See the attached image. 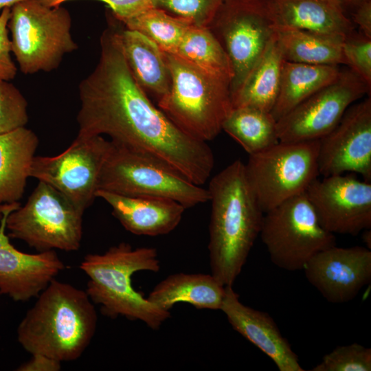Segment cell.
Masks as SVG:
<instances>
[{"label": "cell", "instance_id": "22", "mask_svg": "<svg viewBox=\"0 0 371 371\" xmlns=\"http://www.w3.org/2000/svg\"><path fill=\"white\" fill-rule=\"evenodd\" d=\"M38 144L36 135L25 126L0 133V205L23 196Z\"/></svg>", "mask_w": 371, "mask_h": 371}, {"label": "cell", "instance_id": "20", "mask_svg": "<svg viewBox=\"0 0 371 371\" xmlns=\"http://www.w3.org/2000/svg\"><path fill=\"white\" fill-rule=\"evenodd\" d=\"M275 26L344 40L355 25L338 0H265Z\"/></svg>", "mask_w": 371, "mask_h": 371}, {"label": "cell", "instance_id": "27", "mask_svg": "<svg viewBox=\"0 0 371 371\" xmlns=\"http://www.w3.org/2000/svg\"><path fill=\"white\" fill-rule=\"evenodd\" d=\"M222 131L236 140L249 155L280 142L277 121L271 113L250 106L233 108L223 124Z\"/></svg>", "mask_w": 371, "mask_h": 371}, {"label": "cell", "instance_id": "7", "mask_svg": "<svg viewBox=\"0 0 371 371\" xmlns=\"http://www.w3.org/2000/svg\"><path fill=\"white\" fill-rule=\"evenodd\" d=\"M99 190L126 196L166 198L186 209L210 199L208 189L191 182L161 160L111 140Z\"/></svg>", "mask_w": 371, "mask_h": 371}, {"label": "cell", "instance_id": "16", "mask_svg": "<svg viewBox=\"0 0 371 371\" xmlns=\"http://www.w3.org/2000/svg\"><path fill=\"white\" fill-rule=\"evenodd\" d=\"M19 205L18 202L0 205V294L25 302L37 297L65 266L55 250L31 254L10 243L5 233L6 218Z\"/></svg>", "mask_w": 371, "mask_h": 371}, {"label": "cell", "instance_id": "6", "mask_svg": "<svg viewBox=\"0 0 371 371\" xmlns=\"http://www.w3.org/2000/svg\"><path fill=\"white\" fill-rule=\"evenodd\" d=\"M57 0H23L10 8L8 23L12 53L25 74L51 71L78 49L71 18Z\"/></svg>", "mask_w": 371, "mask_h": 371}, {"label": "cell", "instance_id": "1", "mask_svg": "<svg viewBox=\"0 0 371 371\" xmlns=\"http://www.w3.org/2000/svg\"><path fill=\"white\" fill-rule=\"evenodd\" d=\"M108 15L98 63L78 87V135H107L115 144L161 160L191 182L205 184L214 166L212 149L181 131L152 103L126 64L120 21Z\"/></svg>", "mask_w": 371, "mask_h": 371}, {"label": "cell", "instance_id": "32", "mask_svg": "<svg viewBox=\"0 0 371 371\" xmlns=\"http://www.w3.org/2000/svg\"><path fill=\"white\" fill-rule=\"evenodd\" d=\"M27 121L25 97L10 81L0 80V133L25 126Z\"/></svg>", "mask_w": 371, "mask_h": 371}, {"label": "cell", "instance_id": "41", "mask_svg": "<svg viewBox=\"0 0 371 371\" xmlns=\"http://www.w3.org/2000/svg\"><path fill=\"white\" fill-rule=\"evenodd\" d=\"M1 217H2V211L0 206V221H1Z\"/></svg>", "mask_w": 371, "mask_h": 371}, {"label": "cell", "instance_id": "17", "mask_svg": "<svg viewBox=\"0 0 371 371\" xmlns=\"http://www.w3.org/2000/svg\"><path fill=\"white\" fill-rule=\"evenodd\" d=\"M304 270L307 280L328 302L346 303L371 281V251L362 246L334 245L315 255Z\"/></svg>", "mask_w": 371, "mask_h": 371}, {"label": "cell", "instance_id": "33", "mask_svg": "<svg viewBox=\"0 0 371 371\" xmlns=\"http://www.w3.org/2000/svg\"><path fill=\"white\" fill-rule=\"evenodd\" d=\"M342 52L345 65L371 88V38L354 31L344 39Z\"/></svg>", "mask_w": 371, "mask_h": 371}, {"label": "cell", "instance_id": "31", "mask_svg": "<svg viewBox=\"0 0 371 371\" xmlns=\"http://www.w3.org/2000/svg\"><path fill=\"white\" fill-rule=\"evenodd\" d=\"M225 1L153 0V5L194 25L208 27Z\"/></svg>", "mask_w": 371, "mask_h": 371}, {"label": "cell", "instance_id": "24", "mask_svg": "<svg viewBox=\"0 0 371 371\" xmlns=\"http://www.w3.org/2000/svg\"><path fill=\"white\" fill-rule=\"evenodd\" d=\"M284 60L274 34L240 86L231 95L233 108L250 106L271 112L279 92Z\"/></svg>", "mask_w": 371, "mask_h": 371}, {"label": "cell", "instance_id": "5", "mask_svg": "<svg viewBox=\"0 0 371 371\" xmlns=\"http://www.w3.org/2000/svg\"><path fill=\"white\" fill-rule=\"evenodd\" d=\"M171 83L158 107L181 131L199 141L214 139L233 109L230 81L166 53Z\"/></svg>", "mask_w": 371, "mask_h": 371}, {"label": "cell", "instance_id": "38", "mask_svg": "<svg viewBox=\"0 0 371 371\" xmlns=\"http://www.w3.org/2000/svg\"><path fill=\"white\" fill-rule=\"evenodd\" d=\"M366 1L369 0H338L346 12H350L353 8Z\"/></svg>", "mask_w": 371, "mask_h": 371}, {"label": "cell", "instance_id": "40", "mask_svg": "<svg viewBox=\"0 0 371 371\" xmlns=\"http://www.w3.org/2000/svg\"><path fill=\"white\" fill-rule=\"evenodd\" d=\"M23 0H0V14L5 8H11L16 3Z\"/></svg>", "mask_w": 371, "mask_h": 371}, {"label": "cell", "instance_id": "28", "mask_svg": "<svg viewBox=\"0 0 371 371\" xmlns=\"http://www.w3.org/2000/svg\"><path fill=\"white\" fill-rule=\"evenodd\" d=\"M172 54L203 71L232 82L231 63L209 27L192 25Z\"/></svg>", "mask_w": 371, "mask_h": 371}, {"label": "cell", "instance_id": "4", "mask_svg": "<svg viewBox=\"0 0 371 371\" xmlns=\"http://www.w3.org/2000/svg\"><path fill=\"white\" fill-rule=\"evenodd\" d=\"M80 269L89 277L86 292L100 306L101 313L111 319L123 316L139 320L157 330L170 317V312L151 303L132 284V276L140 271L157 272L160 261L155 248H133L121 243L104 253L87 255Z\"/></svg>", "mask_w": 371, "mask_h": 371}, {"label": "cell", "instance_id": "36", "mask_svg": "<svg viewBox=\"0 0 371 371\" xmlns=\"http://www.w3.org/2000/svg\"><path fill=\"white\" fill-rule=\"evenodd\" d=\"M350 13V19L354 25H357L359 33L371 38V0L359 4Z\"/></svg>", "mask_w": 371, "mask_h": 371}, {"label": "cell", "instance_id": "34", "mask_svg": "<svg viewBox=\"0 0 371 371\" xmlns=\"http://www.w3.org/2000/svg\"><path fill=\"white\" fill-rule=\"evenodd\" d=\"M10 8H4L0 14V80L10 81L16 75L17 67L12 58V49L8 23Z\"/></svg>", "mask_w": 371, "mask_h": 371}, {"label": "cell", "instance_id": "18", "mask_svg": "<svg viewBox=\"0 0 371 371\" xmlns=\"http://www.w3.org/2000/svg\"><path fill=\"white\" fill-rule=\"evenodd\" d=\"M220 310L232 327L271 358L280 371H304L270 315L243 304L232 286H225Z\"/></svg>", "mask_w": 371, "mask_h": 371}, {"label": "cell", "instance_id": "29", "mask_svg": "<svg viewBox=\"0 0 371 371\" xmlns=\"http://www.w3.org/2000/svg\"><path fill=\"white\" fill-rule=\"evenodd\" d=\"M122 23L126 28L144 34L165 52L172 54L193 25L186 19L154 6Z\"/></svg>", "mask_w": 371, "mask_h": 371}, {"label": "cell", "instance_id": "14", "mask_svg": "<svg viewBox=\"0 0 371 371\" xmlns=\"http://www.w3.org/2000/svg\"><path fill=\"white\" fill-rule=\"evenodd\" d=\"M322 227L335 234L356 236L371 227V182L351 175L315 179L306 190Z\"/></svg>", "mask_w": 371, "mask_h": 371}, {"label": "cell", "instance_id": "10", "mask_svg": "<svg viewBox=\"0 0 371 371\" xmlns=\"http://www.w3.org/2000/svg\"><path fill=\"white\" fill-rule=\"evenodd\" d=\"M65 196L39 181L26 203L6 218L8 236L38 251L78 250L82 236V215Z\"/></svg>", "mask_w": 371, "mask_h": 371}, {"label": "cell", "instance_id": "15", "mask_svg": "<svg viewBox=\"0 0 371 371\" xmlns=\"http://www.w3.org/2000/svg\"><path fill=\"white\" fill-rule=\"evenodd\" d=\"M318 170L324 177L355 172L371 182V98L352 104L337 125L319 139Z\"/></svg>", "mask_w": 371, "mask_h": 371}, {"label": "cell", "instance_id": "2", "mask_svg": "<svg viewBox=\"0 0 371 371\" xmlns=\"http://www.w3.org/2000/svg\"><path fill=\"white\" fill-rule=\"evenodd\" d=\"M211 216L208 244L211 274L232 286L260 234L264 212L249 186L240 160L210 181Z\"/></svg>", "mask_w": 371, "mask_h": 371}, {"label": "cell", "instance_id": "25", "mask_svg": "<svg viewBox=\"0 0 371 371\" xmlns=\"http://www.w3.org/2000/svg\"><path fill=\"white\" fill-rule=\"evenodd\" d=\"M341 69L337 65L284 60L279 92L271 114L277 121L295 106L333 82Z\"/></svg>", "mask_w": 371, "mask_h": 371}, {"label": "cell", "instance_id": "23", "mask_svg": "<svg viewBox=\"0 0 371 371\" xmlns=\"http://www.w3.org/2000/svg\"><path fill=\"white\" fill-rule=\"evenodd\" d=\"M225 293V286L212 274L178 273L159 282L147 299L166 311L177 303L198 309L220 310Z\"/></svg>", "mask_w": 371, "mask_h": 371}, {"label": "cell", "instance_id": "35", "mask_svg": "<svg viewBox=\"0 0 371 371\" xmlns=\"http://www.w3.org/2000/svg\"><path fill=\"white\" fill-rule=\"evenodd\" d=\"M63 2L69 0H63ZM105 3L113 15L120 22L137 16L153 6V0H98Z\"/></svg>", "mask_w": 371, "mask_h": 371}, {"label": "cell", "instance_id": "13", "mask_svg": "<svg viewBox=\"0 0 371 371\" xmlns=\"http://www.w3.org/2000/svg\"><path fill=\"white\" fill-rule=\"evenodd\" d=\"M371 88L350 69L277 120L280 142L319 140L339 122L352 104L370 95Z\"/></svg>", "mask_w": 371, "mask_h": 371}, {"label": "cell", "instance_id": "19", "mask_svg": "<svg viewBox=\"0 0 371 371\" xmlns=\"http://www.w3.org/2000/svg\"><path fill=\"white\" fill-rule=\"evenodd\" d=\"M96 197L104 200L113 215L129 232L140 236L167 234L179 224L186 208L166 198L126 196L99 190Z\"/></svg>", "mask_w": 371, "mask_h": 371}, {"label": "cell", "instance_id": "30", "mask_svg": "<svg viewBox=\"0 0 371 371\" xmlns=\"http://www.w3.org/2000/svg\"><path fill=\"white\" fill-rule=\"evenodd\" d=\"M311 370L370 371L371 349L357 343L337 346Z\"/></svg>", "mask_w": 371, "mask_h": 371}, {"label": "cell", "instance_id": "39", "mask_svg": "<svg viewBox=\"0 0 371 371\" xmlns=\"http://www.w3.org/2000/svg\"><path fill=\"white\" fill-rule=\"evenodd\" d=\"M361 238L366 247L371 249V230L370 229H366L362 231Z\"/></svg>", "mask_w": 371, "mask_h": 371}, {"label": "cell", "instance_id": "8", "mask_svg": "<svg viewBox=\"0 0 371 371\" xmlns=\"http://www.w3.org/2000/svg\"><path fill=\"white\" fill-rule=\"evenodd\" d=\"M318 148L319 140L279 142L249 156L245 175L264 214L305 192L318 178Z\"/></svg>", "mask_w": 371, "mask_h": 371}, {"label": "cell", "instance_id": "26", "mask_svg": "<svg viewBox=\"0 0 371 371\" xmlns=\"http://www.w3.org/2000/svg\"><path fill=\"white\" fill-rule=\"evenodd\" d=\"M275 27L276 39L284 60L311 65H345L344 40L300 29Z\"/></svg>", "mask_w": 371, "mask_h": 371}, {"label": "cell", "instance_id": "9", "mask_svg": "<svg viewBox=\"0 0 371 371\" xmlns=\"http://www.w3.org/2000/svg\"><path fill=\"white\" fill-rule=\"evenodd\" d=\"M260 235L271 262L290 271L304 269L317 253L336 245L335 234L322 227L306 192L265 212Z\"/></svg>", "mask_w": 371, "mask_h": 371}, {"label": "cell", "instance_id": "21", "mask_svg": "<svg viewBox=\"0 0 371 371\" xmlns=\"http://www.w3.org/2000/svg\"><path fill=\"white\" fill-rule=\"evenodd\" d=\"M119 39L126 64L137 84L160 100L171 83L166 52L140 32L126 28L120 21Z\"/></svg>", "mask_w": 371, "mask_h": 371}, {"label": "cell", "instance_id": "12", "mask_svg": "<svg viewBox=\"0 0 371 371\" xmlns=\"http://www.w3.org/2000/svg\"><path fill=\"white\" fill-rule=\"evenodd\" d=\"M109 146L100 135H77L59 155L35 156L30 177L50 185L84 212L96 198Z\"/></svg>", "mask_w": 371, "mask_h": 371}, {"label": "cell", "instance_id": "37", "mask_svg": "<svg viewBox=\"0 0 371 371\" xmlns=\"http://www.w3.org/2000/svg\"><path fill=\"white\" fill-rule=\"evenodd\" d=\"M32 359L22 364L17 370L19 371H58L61 362L43 355H32Z\"/></svg>", "mask_w": 371, "mask_h": 371}, {"label": "cell", "instance_id": "11", "mask_svg": "<svg viewBox=\"0 0 371 371\" xmlns=\"http://www.w3.org/2000/svg\"><path fill=\"white\" fill-rule=\"evenodd\" d=\"M208 27L231 63L232 95L275 34V23L265 0H225Z\"/></svg>", "mask_w": 371, "mask_h": 371}, {"label": "cell", "instance_id": "3", "mask_svg": "<svg viewBox=\"0 0 371 371\" xmlns=\"http://www.w3.org/2000/svg\"><path fill=\"white\" fill-rule=\"evenodd\" d=\"M98 316L86 291L54 279L37 296L17 328L30 354L71 361L85 352L96 330Z\"/></svg>", "mask_w": 371, "mask_h": 371}]
</instances>
